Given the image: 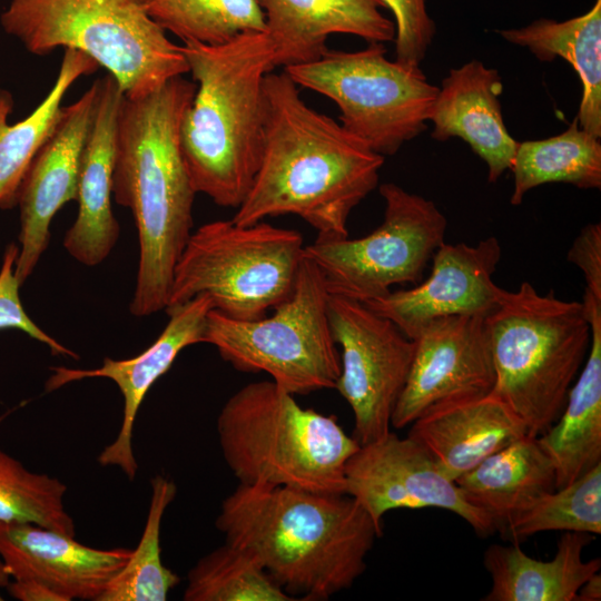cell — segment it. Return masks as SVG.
<instances>
[{"label":"cell","instance_id":"6da1fadb","mask_svg":"<svg viewBox=\"0 0 601 601\" xmlns=\"http://www.w3.org/2000/svg\"><path fill=\"white\" fill-rule=\"evenodd\" d=\"M264 86L262 160L231 220L252 225L292 214L321 237H347L349 214L377 186L385 157L309 107L285 71L268 72Z\"/></svg>","mask_w":601,"mask_h":601},{"label":"cell","instance_id":"7a4b0ae2","mask_svg":"<svg viewBox=\"0 0 601 601\" xmlns=\"http://www.w3.org/2000/svg\"><path fill=\"white\" fill-rule=\"evenodd\" d=\"M196 88L175 77L148 95L124 97L119 108L112 196L131 210L138 233L129 306L137 317L166 308L175 267L193 233L197 193L184 160L180 127Z\"/></svg>","mask_w":601,"mask_h":601},{"label":"cell","instance_id":"3957f363","mask_svg":"<svg viewBox=\"0 0 601 601\" xmlns=\"http://www.w3.org/2000/svg\"><path fill=\"white\" fill-rule=\"evenodd\" d=\"M216 528L249 553L294 600L322 601L365 572L383 532L345 493L239 484L220 505Z\"/></svg>","mask_w":601,"mask_h":601},{"label":"cell","instance_id":"277c9868","mask_svg":"<svg viewBox=\"0 0 601 601\" xmlns=\"http://www.w3.org/2000/svg\"><path fill=\"white\" fill-rule=\"evenodd\" d=\"M183 51L197 86L180 127L188 174L196 193L237 208L262 160L273 43L266 31H249L217 46L185 41Z\"/></svg>","mask_w":601,"mask_h":601},{"label":"cell","instance_id":"5b68a950","mask_svg":"<svg viewBox=\"0 0 601 601\" xmlns=\"http://www.w3.org/2000/svg\"><path fill=\"white\" fill-rule=\"evenodd\" d=\"M294 396L272 380L234 393L216 424L226 464L244 485L344 493L358 442L336 417L304 408Z\"/></svg>","mask_w":601,"mask_h":601},{"label":"cell","instance_id":"8992f818","mask_svg":"<svg viewBox=\"0 0 601 601\" xmlns=\"http://www.w3.org/2000/svg\"><path fill=\"white\" fill-rule=\"evenodd\" d=\"M495 384L492 393L539 436L559 418L569 391L588 356L591 323L582 302L553 290L540 294L529 282L503 289L485 317Z\"/></svg>","mask_w":601,"mask_h":601},{"label":"cell","instance_id":"52a82bcc","mask_svg":"<svg viewBox=\"0 0 601 601\" xmlns=\"http://www.w3.org/2000/svg\"><path fill=\"white\" fill-rule=\"evenodd\" d=\"M0 24L36 56L58 48L82 51L116 79L127 98L189 72L183 46L135 0H10Z\"/></svg>","mask_w":601,"mask_h":601},{"label":"cell","instance_id":"ba28073f","mask_svg":"<svg viewBox=\"0 0 601 601\" xmlns=\"http://www.w3.org/2000/svg\"><path fill=\"white\" fill-rule=\"evenodd\" d=\"M304 247L300 233L264 220L204 224L191 233L177 262L164 311L206 294L213 309L227 317H264L290 296Z\"/></svg>","mask_w":601,"mask_h":601},{"label":"cell","instance_id":"9c48e42d","mask_svg":"<svg viewBox=\"0 0 601 601\" xmlns=\"http://www.w3.org/2000/svg\"><path fill=\"white\" fill-rule=\"evenodd\" d=\"M329 293L316 265L304 256L290 296L272 316L239 321L210 309L204 343L244 373H266L297 394L335 388L341 373L327 302Z\"/></svg>","mask_w":601,"mask_h":601},{"label":"cell","instance_id":"30bf717a","mask_svg":"<svg viewBox=\"0 0 601 601\" xmlns=\"http://www.w3.org/2000/svg\"><path fill=\"white\" fill-rule=\"evenodd\" d=\"M284 71L297 86L334 101L339 124L383 157L426 129L439 92L421 68L387 59L380 42L356 51L328 49Z\"/></svg>","mask_w":601,"mask_h":601},{"label":"cell","instance_id":"8fae6325","mask_svg":"<svg viewBox=\"0 0 601 601\" xmlns=\"http://www.w3.org/2000/svg\"><path fill=\"white\" fill-rule=\"evenodd\" d=\"M382 224L368 235L321 237L304 247L329 294L358 302L382 297L398 284L416 285L444 243L447 220L430 199L394 183L380 186Z\"/></svg>","mask_w":601,"mask_h":601},{"label":"cell","instance_id":"7c38bea8","mask_svg":"<svg viewBox=\"0 0 601 601\" xmlns=\"http://www.w3.org/2000/svg\"><path fill=\"white\" fill-rule=\"evenodd\" d=\"M327 313L341 373L335 390L354 415L353 437L359 445L391 431V421L405 386L414 341L364 303L329 294Z\"/></svg>","mask_w":601,"mask_h":601},{"label":"cell","instance_id":"4fadbf2b","mask_svg":"<svg viewBox=\"0 0 601 601\" xmlns=\"http://www.w3.org/2000/svg\"><path fill=\"white\" fill-rule=\"evenodd\" d=\"M344 493L364 508L382 532L388 511L424 508L459 515L480 536L496 531L493 521L465 499L420 443L392 431L359 445L351 456L345 467Z\"/></svg>","mask_w":601,"mask_h":601},{"label":"cell","instance_id":"5bb4252c","mask_svg":"<svg viewBox=\"0 0 601 601\" xmlns=\"http://www.w3.org/2000/svg\"><path fill=\"white\" fill-rule=\"evenodd\" d=\"M413 341L412 364L392 415L393 427L412 424L436 404L492 392L495 368L485 317L436 318Z\"/></svg>","mask_w":601,"mask_h":601},{"label":"cell","instance_id":"9a60e30c","mask_svg":"<svg viewBox=\"0 0 601 601\" xmlns=\"http://www.w3.org/2000/svg\"><path fill=\"white\" fill-rule=\"evenodd\" d=\"M502 256L496 237L475 245L446 244L435 250L426 280L408 289L364 302L377 315L414 339L432 321L452 315L486 317L499 304L503 288L493 282Z\"/></svg>","mask_w":601,"mask_h":601},{"label":"cell","instance_id":"2e32d148","mask_svg":"<svg viewBox=\"0 0 601 601\" xmlns=\"http://www.w3.org/2000/svg\"><path fill=\"white\" fill-rule=\"evenodd\" d=\"M99 95L97 79L81 97L62 107L59 120L32 159L18 190L19 254L14 275L20 285L33 273L50 242V225L60 208L77 200L81 155Z\"/></svg>","mask_w":601,"mask_h":601},{"label":"cell","instance_id":"e0dca14e","mask_svg":"<svg viewBox=\"0 0 601 601\" xmlns=\"http://www.w3.org/2000/svg\"><path fill=\"white\" fill-rule=\"evenodd\" d=\"M213 309L210 298L200 294L189 302L166 309L170 317L157 339L142 353L127 359L105 357L96 368L51 367L45 383L53 392L85 378L105 377L118 386L124 397V414L116 439L98 455L102 466H116L134 481L138 463L132 450V432L139 407L156 381L171 367L179 353L194 344L204 343L206 319Z\"/></svg>","mask_w":601,"mask_h":601},{"label":"cell","instance_id":"ac0fdd59","mask_svg":"<svg viewBox=\"0 0 601 601\" xmlns=\"http://www.w3.org/2000/svg\"><path fill=\"white\" fill-rule=\"evenodd\" d=\"M131 552L91 548L32 523L0 522V558L10 578L41 583L62 601H97Z\"/></svg>","mask_w":601,"mask_h":601},{"label":"cell","instance_id":"d6986e66","mask_svg":"<svg viewBox=\"0 0 601 601\" xmlns=\"http://www.w3.org/2000/svg\"><path fill=\"white\" fill-rule=\"evenodd\" d=\"M124 97L112 76L99 79L97 106L79 167L78 214L63 238L69 255L90 267L109 256L120 235L111 197L117 120Z\"/></svg>","mask_w":601,"mask_h":601},{"label":"cell","instance_id":"ffe728a7","mask_svg":"<svg viewBox=\"0 0 601 601\" xmlns=\"http://www.w3.org/2000/svg\"><path fill=\"white\" fill-rule=\"evenodd\" d=\"M503 83L499 71L480 60L450 70L442 80L430 121L432 138H460L487 166V180L494 184L510 170L516 141L508 131L501 109Z\"/></svg>","mask_w":601,"mask_h":601},{"label":"cell","instance_id":"44dd1931","mask_svg":"<svg viewBox=\"0 0 601 601\" xmlns=\"http://www.w3.org/2000/svg\"><path fill=\"white\" fill-rule=\"evenodd\" d=\"M525 435L522 420L492 392L436 404L420 415L408 432L454 482Z\"/></svg>","mask_w":601,"mask_h":601},{"label":"cell","instance_id":"7402d4cb","mask_svg":"<svg viewBox=\"0 0 601 601\" xmlns=\"http://www.w3.org/2000/svg\"><path fill=\"white\" fill-rule=\"evenodd\" d=\"M275 51L276 67L311 62L327 50L332 35L372 42L395 39L394 21L381 0H258Z\"/></svg>","mask_w":601,"mask_h":601},{"label":"cell","instance_id":"603a6c76","mask_svg":"<svg viewBox=\"0 0 601 601\" xmlns=\"http://www.w3.org/2000/svg\"><path fill=\"white\" fill-rule=\"evenodd\" d=\"M592 336L588 358L559 418L538 442L555 471V489L601 463V300L584 292Z\"/></svg>","mask_w":601,"mask_h":601},{"label":"cell","instance_id":"cb8c5ba5","mask_svg":"<svg viewBox=\"0 0 601 601\" xmlns=\"http://www.w3.org/2000/svg\"><path fill=\"white\" fill-rule=\"evenodd\" d=\"M593 534L564 532L551 560L525 554L519 545H490L483 563L492 579L485 601H575L580 587L601 566L600 559L583 560Z\"/></svg>","mask_w":601,"mask_h":601},{"label":"cell","instance_id":"d4e9b609","mask_svg":"<svg viewBox=\"0 0 601 601\" xmlns=\"http://www.w3.org/2000/svg\"><path fill=\"white\" fill-rule=\"evenodd\" d=\"M455 483L503 533L518 513L555 489V471L538 439L525 435L487 456Z\"/></svg>","mask_w":601,"mask_h":601},{"label":"cell","instance_id":"484cf974","mask_svg":"<svg viewBox=\"0 0 601 601\" xmlns=\"http://www.w3.org/2000/svg\"><path fill=\"white\" fill-rule=\"evenodd\" d=\"M497 33L505 41L526 48L540 61L560 57L572 65L583 88L575 118L583 130L601 138V0L565 21L539 19Z\"/></svg>","mask_w":601,"mask_h":601},{"label":"cell","instance_id":"4316f807","mask_svg":"<svg viewBox=\"0 0 601 601\" xmlns=\"http://www.w3.org/2000/svg\"><path fill=\"white\" fill-rule=\"evenodd\" d=\"M98 63L82 51L63 49L59 72L51 90L26 118L10 125L12 93L0 88V209L17 206L20 184L39 149L53 131L62 99L72 83L97 71Z\"/></svg>","mask_w":601,"mask_h":601},{"label":"cell","instance_id":"83f0119b","mask_svg":"<svg viewBox=\"0 0 601 601\" xmlns=\"http://www.w3.org/2000/svg\"><path fill=\"white\" fill-rule=\"evenodd\" d=\"M510 170L514 178L510 198L513 206L520 205L531 189L549 183L599 189L600 138L583 130L574 118L560 135L519 142Z\"/></svg>","mask_w":601,"mask_h":601},{"label":"cell","instance_id":"f1b7e54d","mask_svg":"<svg viewBox=\"0 0 601 601\" xmlns=\"http://www.w3.org/2000/svg\"><path fill=\"white\" fill-rule=\"evenodd\" d=\"M165 32L208 46L240 33L265 31L258 0H135Z\"/></svg>","mask_w":601,"mask_h":601},{"label":"cell","instance_id":"f546056e","mask_svg":"<svg viewBox=\"0 0 601 601\" xmlns=\"http://www.w3.org/2000/svg\"><path fill=\"white\" fill-rule=\"evenodd\" d=\"M150 485V503L140 541L97 601H165L180 582L179 575L164 565L160 549L162 518L175 500L177 486L161 474L155 475Z\"/></svg>","mask_w":601,"mask_h":601},{"label":"cell","instance_id":"4dcf8cb0","mask_svg":"<svg viewBox=\"0 0 601 601\" xmlns=\"http://www.w3.org/2000/svg\"><path fill=\"white\" fill-rule=\"evenodd\" d=\"M185 601H293L247 552L225 542L187 574Z\"/></svg>","mask_w":601,"mask_h":601},{"label":"cell","instance_id":"1f68e13d","mask_svg":"<svg viewBox=\"0 0 601 601\" xmlns=\"http://www.w3.org/2000/svg\"><path fill=\"white\" fill-rule=\"evenodd\" d=\"M544 531L601 533V463L570 484L542 494L503 533L518 541Z\"/></svg>","mask_w":601,"mask_h":601},{"label":"cell","instance_id":"d6a6232c","mask_svg":"<svg viewBox=\"0 0 601 601\" xmlns=\"http://www.w3.org/2000/svg\"><path fill=\"white\" fill-rule=\"evenodd\" d=\"M66 492L59 479L28 470L0 447V522L32 523L76 536L63 504Z\"/></svg>","mask_w":601,"mask_h":601},{"label":"cell","instance_id":"836d02e7","mask_svg":"<svg viewBox=\"0 0 601 601\" xmlns=\"http://www.w3.org/2000/svg\"><path fill=\"white\" fill-rule=\"evenodd\" d=\"M391 10L395 24V59L413 68H421L436 33L425 0H381Z\"/></svg>","mask_w":601,"mask_h":601},{"label":"cell","instance_id":"e575fe53","mask_svg":"<svg viewBox=\"0 0 601 601\" xmlns=\"http://www.w3.org/2000/svg\"><path fill=\"white\" fill-rule=\"evenodd\" d=\"M18 254L19 247L12 243L6 247L2 257L0 268V329L21 331L31 338L47 345L53 355L78 359L77 353L42 331L24 311L19 295L21 285L14 275Z\"/></svg>","mask_w":601,"mask_h":601},{"label":"cell","instance_id":"d590c367","mask_svg":"<svg viewBox=\"0 0 601 601\" xmlns=\"http://www.w3.org/2000/svg\"><path fill=\"white\" fill-rule=\"evenodd\" d=\"M580 268L585 280V292L601 300V224L584 226L573 240L566 256Z\"/></svg>","mask_w":601,"mask_h":601},{"label":"cell","instance_id":"8d00e7d4","mask_svg":"<svg viewBox=\"0 0 601 601\" xmlns=\"http://www.w3.org/2000/svg\"><path fill=\"white\" fill-rule=\"evenodd\" d=\"M7 589L11 597L21 601H62L57 593L33 581L13 580Z\"/></svg>","mask_w":601,"mask_h":601},{"label":"cell","instance_id":"74e56055","mask_svg":"<svg viewBox=\"0 0 601 601\" xmlns=\"http://www.w3.org/2000/svg\"><path fill=\"white\" fill-rule=\"evenodd\" d=\"M601 599V575H591L579 589L575 601H599Z\"/></svg>","mask_w":601,"mask_h":601},{"label":"cell","instance_id":"f35d334b","mask_svg":"<svg viewBox=\"0 0 601 601\" xmlns=\"http://www.w3.org/2000/svg\"><path fill=\"white\" fill-rule=\"evenodd\" d=\"M10 575L9 573L7 572L6 570V566H4V563L3 561L1 560L0 558V588H7L8 584L10 583ZM3 598L0 593V601H2Z\"/></svg>","mask_w":601,"mask_h":601}]
</instances>
